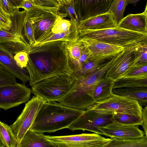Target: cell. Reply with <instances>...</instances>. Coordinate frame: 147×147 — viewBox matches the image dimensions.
Returning <instances> with one entry per match:
<instances>
[{"mask_svg":"<svg viewBox=\"0 0 147 147\" xmlns=\"http://www.w3.org/2000/svg\"><path fill=\"white\" fill-rule=\"evenodd\" d=\"M29 60L26 68L30 86L61 75L74 76L68 57L66 41H55L30 45L26 50Z\"/></svg>","mask_w":147,"mask_h":147,"instance_id":"6da1fadb","label":"cell"},{"mask_svg":"<svg viewBox=\"0 0 147 147\" xmlns=\"http://www.w3.org/2000/svg\"><path fill=\"white\" fill-rule=\"evenodd\" d=\"M56 101L46 102L30 129L37 132H53L68 127L84 112Z\"/></svg>","mask_w":147,"mask_h":147,"instance_id":"7a4b0ae2","label":"cell"},{"mask_svg":"<svg viewBox=\"0 0 147 147\" xmlns=\"http://www.w3.org/2000/svg\"><path fill=\"white\" fill-rule=\"evenodd\" d=\"M83 36L125 47L147 43V33L127 30L117 26L114 28L100 30H79V36Z\"/></svg>","mask_w":147,"mask_h":147,"instance_id":"3957f363","label":"cell"},{"mask_svg":"<svg viewBox=\"0 0 147 147\" xmlns=\"http://www.w3.org/2000/svg\"><path fill=\"white\" fill-rule=\"evenodd\" d=\"M75 80L74 76L68 75L51 77L31 86V93L46 102L57 101L69 91Z\"/></svg>","mask_w":147,"mask_h":147,"instance_id":"277c9868","label":"cell"},{"mask_svg":"<svg viewBox=\"0 0 147 147\" xmlns=\"http://www.w3.org/2000/svg\"><path fill=\"white\" fill-rule=\"evenodd\" d=\"M60 7L35 5L26 11V18L33 26L36 40L47 32L51 30L56 20L62 16H67L65 13L60 12Z\"/></svg>","mask_w":147,"mask_h":147,"instance_id":"5b68a950","label":"cell"},{"mask_svg":"<svg viewBox=\"0 0 147 147\" xmlns=\"http://www.w3.org/2000/svg\"><path fill=\"white\" fill-rule=\"evenodd\" d=\"M113 112L111 111L88 108L67 128L72 131L86 130L102 135L98 128L113 123L111 118Z\"/></svg>","mask_w":147,"mask_h":147,"instance_id":"8992f818","label":"cell"},{"mask_svg":"<svg viewBox=\"0 0 147 147\" xmlns=\"http://www.w3.org/2000/svg\"><path fill=\"white\" fill-rule=\"evenodd\" d=\"M46 102L35 96L25 104L16 121L10 126L17 140L18 147L23 138L34 123L43 104Z\"/></svg>","mask_w":147,"mask_h":147,"instance_id":"52a82bcc","label":"cell"},{"mask_svg":"<svg viewBox=\"0 0 147 147\" xmlns=\"http://www.w3.org/2000/svg\"><path fill=\"white\" fill-rule=\"evenodd\" d=\"M45 136L55 147H103L111 140L96 133Z\"/></svg>","mask_w":147,"mask_h":147,"instance_id":"ba28073f","label":"cell"},{"mask_svg":"<svg viewBox=\"0 0 147 147\" xmlns=\"http://www.w3.org/2000/svg\"><path fill=\"white\" fill-rule=\"evenodd\" d=\"M88 108L111 111L141 117L143 109L137 100L113 94L106 99L95 102Z\"/></svg>","mask_w":147,"mask_h":147,"instance_id":"9c48e42d","label":"cell"},{"mask_svg":"<svg viewBox=\"0 0 147 147\" xmlns=\"http://www.w3.org/2000/svg\"><path fill=\"white\" fill-rule=\"evenodd\" d=\"M31 89L17 83L0 87V109L7 110L29 101Z\"/></svg>","mask_w":147,"mask_h":147,"instance_id":"30bf717a","label":"cell"},{"mask_svg":"<svg viewBox=\"0 0 147 147\" xmlns=\"http://www.w3.org/2000/svg\"><path fill=\"white\" fill-rule=\"evenodd\" d=\"M78 40L81 42L88 51L90 60H109L123 51L125 47L110 44L90 37L79 36Z\"/></svg>","mask_w":147,"mask_h":147,"instance_id":"8fae6325","label":"cell"},{"mask_svg":"<svg viewBox=\"0 0 147 147\" xmlns=\"http://www.w3.org/2000/svg\"><path fill=\"white\" fill-rule=\"evenodd\" d=\"M140 44L125 47L121 55L107 70L106 74V78L114 82L121 78L134 65L135 62V51L136 47Z\"/></svg>","mask_w":147,"mask_h":147,"instance_id":"7c38bea8","label":"cell"},{"mask_svg":"<svg viewBox=\"0 0 147 147\" xmlns=\"http://www.w3.org/2000/svg\"><path fill=\"white\" fill-rule=\"evenodd\" d=\"M113 0H74L80 21L107 12Z\"/></svg>","mask_w":147,"mask_h":147,"instance_id":"4fadbf2b","label":"cell"},{"mask_svg":"<svg viewBox=\"0 0 147 147\" xmlns=\"http://www.w3.org/2000/svg\"><path fill=\"white\" fill-rule=\"evenodd\" d=\"M98 128L103 135L111 138L136 139L141 138L144 135V132L137 125H122L113 123Z\"/></svg>","mask_w":147,"mask_h":147,"instance_id":"5bb4252c","label":"cell"},{"mask_svg":"<svg viewBox=\"0 0 147 147\" xmlns=\"http://www.w3.org/2000/svg\"><path fill=\"white\" fill-rule=\"evenodd\" d=\"M0 65L3 69L20 80L24 84L30 80L26 68H21L15 60L13 55L0 44Z\"/></svg>","mask_w":147,"mask_h":147,"instance_id":"9a60e30c","label":"cell"},{"mask_svg":"<svg viewBox=\"0 0 147 147\" xmlns=\"http://www.w3.org/2000/svg\"><path fill=\"white\" fill-rule=\"evenodd\" d=\"M117 26L110 11L80 21L79 30H97L114 28Z\"/></svg>","mask_w":147,"mask_h":147,"instance_id":"2e32d148","label":"cell"},{"mask_svg":"<svg viewBox=\"0 0 147 147\" xmlns=\"http://www.w3.org/2000/svg\"><path fill=\"white\" fill-rule=\"evenodd\" d=\"M147 4L142 13L130 14L121 20L117 26L127 30L147 33Z\"/></svg>","mask_w":147,"mask_h":147,"instance_id":"e0dca14e","label":"cell"},{"mask_svg":"<svg viewBox=\"0 0 147 147\" xmlns=\"http://www.w3.org/2000/svg\"><path fill=\"white\" fill-rule=\"evenodd\" d=\"M78 27L74 21L70 28L68 31L58 33H53L52 31L47 33L36 40L34 45L58 40L74 42L78 40Z\"/></svg>","mask_w":147,"mask_h":147,"instance_id":"ac0fdd59","label":"cell"},{"mask_svg":"<svg viewBox=\"0 0 147 147\" xmlns=\"http://www.w3.org/2000/svg\"><path fill=\"white\" fill-rule=\"evenodd\" d=\"M112 94L136 100L142 106H147V87L113 89Z\"/></svg>","mask_w":147,"mask_h":147,"instance_id":"d6986e66","label":"cell"},{"mask_svg":"<svg viewBox=\"0 0 147 147\" xmlns=\"http://www.w3.org/2000/svg\"><path fill=\"white\" fill-rule=\"evenodd\" d=\"M55 147L43 133L29 129L25 134L18 147Z\"/></svg>","mask_w":147,"mask_h":147,"instance_id":"ffe728a7","label":"cell"},{"mask_svg":"<svg viewBox=\"0 0 147 147\" xmlns=\"http://www.w3.org/2000/svg\"><path fill=\"white\" fill-rule=\"evenodd\" d=\"M109 60L89 59L79 68L73 71L74 76L75 78H77L91 74L101 68Z\"/></svg>","mask_w":147,"mask_h":147,"instance_id":"44dd1931","label":"cell"},{"mask_svg":"<svg viewBox=\"0 0 147 147\" xmlns=\"http://www.w3.org/2000/svg\"><path fill=\"white\" fill-rule=\"evenodd\" d=\"M103 147H147V137L144 136L132 139L111 138Z\"/></svg>","mask_w":147,"mask_h":147,"instance_id":"7402d4cb","label":"cell"},{"mask_svg":"<svg viewBox=\"0 0 147 147\" xmlns=\"http://www.w3.org/2000/svg\"><path fill=\"white\" fill-rule=\"evenodd\" d=\"M114 82V81L106 77L100 82L94 91V104L95 102L106 99L112 96Z\"/></svg>","mask_w":147,"mask_h":147,"instance_id":"603a6c76","label":"cell"},{"mask_svg":"<svg viewBox=\"0 0 147 147\" xmlns=\"http://www.w3.org/2000/svg\"><path fill=\"white\" fill-rule=\"evenodd\" d=\"M66 46L69 64L72 70L85 47L78 40L74 42L66 41Z\"/></svg>","mask_w":147,"mask_h":147,"instance_id":"cb8c5ba5","label":"cell"},{"mask_svg":"<svg viewBox=\"0 0 147 147\" xmlns=\"http://www.w3.org/2000/svg\"><path fill=\"white\" fill-rule=\"evenodd\" d=\"M16 143L10 126L0 121V147H16Z\"/></svg>","mask_w":147,"mask_h":147,"instance_id":"d4e9b609","label":"cell"},{"mask_svg":"<svg viewBox=\"0 0 147 147\" xmlns=\"http://www.w3.org/2000/svg\"><path fill=\"white\" fill-rule=\"evenodd\" d=\"M111 119L113 123L122 125H141L143 121L142 117L139 116L115 112Z\"/></svg>","mask_w":147,"mask_h":147,"instance_id":"484cf974","label":"cell"},{"mask_svg":"<svg viewBox=\"0 0 147 147\" xmlns=\"http://www.w3.org/2000/svg\"><path fill=\"white\" fill-rule=\"evenodd\" d=\"M147 87V78H121L114 82L113 89Z\"/></svg>","mask_w":147,"mask_h":147,"instance_id":"4316f807","label":"cell"},{"mask_svg":"<svg viewBox=\"0 0 147 147\" xmlns=\"http://www.w3.org/2000/svg\"><path fill=\"white\" fill-rule=\"evenodd\" d=\"M127 0H113L108 11L113 13L115 21L117 24L123 18L124 11Z\"/></svg>","mask_w":147,"mask_h":147,"instance_id":"83f0119b","label":"cell"},{"mask_svg":"<svg viewBox=\"0 0 147 147\" xmlns=\"http://www.w3.org/2000/svg\"><path fill=\"white\" fill-rule=\"evenodd\" d=\"M121 78H147V64L133 65Z\"/></svg>","mask_w":147,"mask_h":147,"instance_id":"f1b7e54d","label":"cell"},{"mask_svg":"<svg viewBox=\"0 0 147 147\" xmlns=\"http://www.w3.org/2000/svg\"><path fill=\"white\" fill-rule=\"evenodd\" d=\"M67 16H62L59 17L55 21L52 28L51 31L53 33H58L66 32L71 28L74 21L64 18Z\"/></svg>","mask_w":147,"mask_h":147,"instance_id":"f546056e","label":"cell"},{"mask_svg":"<svg viewBox=\"0 0 147 147\" xmlns=\"http://www.w3.org/2000/svg\"><path fill=\"white\" fill-rule=\"evenodd\" d=\"M11 42L29 43L24 36L12 33L9 30L0 29V44Z\"/></svg>","mask_w":147,"mask_h":147,"instance_id":"4dcf8cb0","label":"cell"},{"mask_svg":"<svg viewBox=\"0 0 147 147\" xmlns=\"http://www.w3.org/2000/svg\"><path fill=\"white\" fill-rule=\"evenodd\" d=\"M135 62L134 65L147 64V44L139 45L135 51Z\"/></svg>","mask_w":147,"mask_h":147,"instance_id":"1f68e13d","label":"cell"},{"mask_svg":"<svg viewBox=\"0 0 147 147\" xmlns=\"http://www.w3.org/2000/svg\"><path fill=\"white\" fill-rule=\"evenodd\" d=\"M24 33L25 38L28 40L29 45H34L36 40L34 36V30L31 22L26 18L24 26Z\"/></svg>","mask_w":147,"mask_h":147,"instance_id":"d6a6232c","label":"cell"},{"mask_svg":"<svg viewBox=\"0 0 147 147\" xmlns=\"http://www.w3.org/2000/svg\"><path fill=\"white\" fill-rule=\"evenodd\" d=\"M12 25L10 14L6 12L0 6V29L8 30Z\"/></svg>","mask_w":147,"mask_h":147,"instance_id":"836d02e7","label":"cell"},{"mask_svg":"<svg viewBox=\"0 0 147 147\" xmlns=\"http://www.w3.org/2000/svg\"><path fill=\"white\" fill-rule=\"evenodd\" d=\"M60 8L63 9L65 13L76 22L78 27L80 20L74 8V0L69 4L65 5Z\"/></svg>","mask_w":147,"mask_h":147,"instance_id":"e575fe53","label":"cell"},{"mask_svg":"<svg viewBox=\"0 0 147 147\" xmlns=\"http://www.w3.org/2000/svg\"><path fill=\"white\" fill-rule=\"evenodd\" d=\"M17 83L16 78L4 69L0 71V87Z\"/></svg>","mask_w":147,"mask_h":147,"instance_id":"d590c367","label":"cell"},{"mask_svg":"<svg viewBox=\"0 0 147 147\" xmlns=\"http://www.w3.org/2000/svg\"><path fill=\"white\" fill-rule=\"evenodd\" d=\"M13 56L15 60L21 68H26L29 59L28 53L26 51L18 52Z\"/></svg>","mask_w":147,"mask_h":147,"instance_id":"8d00e7d4","label":"cell"},{"mask_svg":"<svg viewBox=\"0 0 147 147\" xmlns=\"http://www.w3.org/2000/svg\"><path fill=\"white\" fill-rule=\"evenodd\" d=\"M90 57V54L85 47L79 59L72 69L73 72V71L79 68L82 65L87 62L89 60Z\"/></svg>","mask_w":147,"mask_h":147,"instance_id":"74e56055","label":"cell"},{"mask_svg":"<svg viewBox=\"0 0 147 147\" xmlns=\"http://www.w3.org/2000/svg\"><path fill=\"white\" fill-rule=\"evenodd\" d=\"M0 6L6 12L9 14L16 8L9 0H0Z\"/></svg>","mask_w":147,"mask_h":147,"instance_id":"f35d334b","label":"cell"},{"mask_svg":"<svg viewBox=\"0 0 147 147\" xmlns=\"http://www.w3.org/2000/svg\"><path fill=\"white\" fill-rule=\"evenodd\" d=\"M30 0L36 5L60 7L57 2L53 0Z\"/></svg>","mask_w":147,"mask_h":147,"instance_id":"ab89813d","label":"cell"},{"mask_svg":"<svg viewBox=\"0 0 147 147\" xmlns=\"http://www.w3.org/2000/svg\"><path fill=\"white\" fill-rule=\"evenodd\" d=\"M142 123L141 125L144 130L145 136L147 137V106L143 108L142 111Z\"/></svg>","mask_w":147,"mask_h":147,"instance_id":"60d3db41","label":"cell"},{"mask_svg":"<svg viewBox=\"0 0 147 147\" xmlns=\"http://www.w3.org/2000/svg\"><path fill=\"white\" fill-rule=\"evenodd\" d=\"M35 5L30 0H23L20 5L16 8H23L28 11L33 7Z\"/></svg>","mask_w":147,"mask_h":147,"instance_id":"b9f144b4","label":"cell"},{"mask_svg":"<svg viewBox=\"0 0 147 147\" xmlns=\"http://www.w3.org/2000/svg\"><path fill=\"white\" fill-rule=\"evenodd\" d=\"M58 3L60 7L71 3L73 0H53Z\"/></svg>","mask_w":147,"mask_h":147,"instance_id":"7bdbcfd3","label":"cell"},{"mask_svg":"<svg viewBox=\"0 0 147 147\" xmlns=\"http://www.w3.org/2000/svg\"><path fill=\"white\" fill-rule=\"evenodd\" d=\"M16 7H18L23 0H9Z\"/></svg>","mask_w":147,"mask_h":147,"instance_id":"ee69618b","label":"cell"},{"mask_svg":"<svg viewBox=\"0 0 147 147\" xmlns=\"http://www.w3.org/2000/svg\"><path fill=\"white\" fill-rule=\"evenodd\" d=\"M140 0H127V5L129 4H132L134 6L136 5L137 3Z\"/></svg>","mask_w":147,"mask_h":147,"instance_id":"f6af8a7d","label":"cell"},{"mask_svg":"<svg viewBox=\"0 0 147 147\" xmlns=\"http://www.w3.org/2000/svg\"><path fill=\"white\" fill-rule=\"evenodd\" d=\"M3 69V67L0 65V71Z\"/></svg>","mask_w":147,"mask_h":147,"instance_id":"bcb514c9","label":"cell"},{"mask_svg":"<svg viewBox=\"0 0 147 147\" xmlns=\"http://www.w3.org/2000/svg\"></svg>","mask_w":147,"mask_h":147,"instance_id":"7dc6e473","label":"cell"}]
</instances>
